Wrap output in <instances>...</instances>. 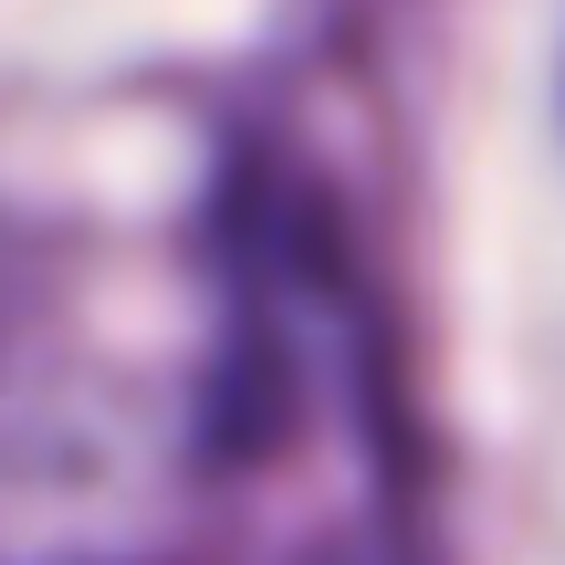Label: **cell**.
Masks as SVG:
<instances>
[{
    "label": "cell",
    "instance_id": "obj_1",
    "mask_svg": "<svg viewBox=\"0 0 565 565\" xmlns=\"http://www.w3.org/2000/svg\"><path fill=\"white\" fill-rule=\"evenodd\" d=\"M324 387L366 398V303L324 200L282 158L242 147L210 189V345L189 387V461L263 471Z\"/></svg>",
    "mask_w": 565,
    "mask_h": 565
}]
</instances>
